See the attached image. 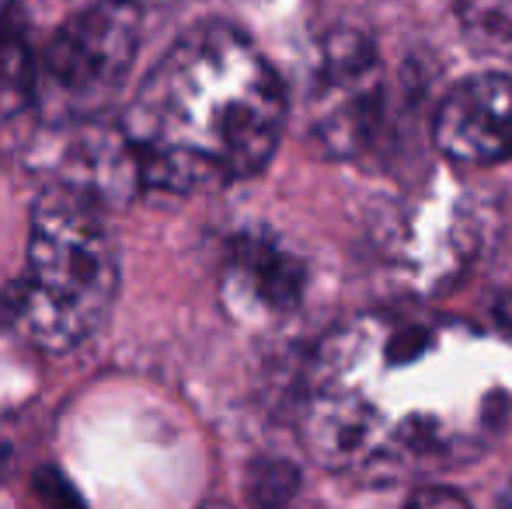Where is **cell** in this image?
Masks as SVG:
<instances>
[{
  "label": "cell",
  "mask_w": 512,
  "mask_h": 509,
  "mask_svg": "<svg viewBox=\"0 0 512 509\" xmlns=\"http://www.w3.org/2000/svg\"><path fill=\"white\" fill-rule=\"evenodd\" d=\"M119 293V245L105 206L53 185L32 206L25 272L0 290V328L46 353L102 332Z\"/></svg>",
  "instance_id": "3"
},
{
  "label": "cell",
  "mask_w": 512,
  "mask_h": 509,
  "mask_svg": "<svg viewBox=\"0 0 512 509\" xmlns=\"http://www.w3.org/2000/svg\"><path fill=\"white\" fill-rule=\"evenodd\" d=\"M140 53V7L133 0H95L74 11L35 60V98L56 119L102 112Z\"/></svg>",
  "instance_id": "4"
},
{
  "label": "cell",
  "mask_w": 512,
  "mask_h": 509,
  "mask_svg": "<svg viewBox=\"0 0 512 509\" xmlns=\"http://www.w3.org/2000/svg\"><path fill=\"white\" fill-rule=\"evenodd\" d=\"M432 143L453 164L485 168L512 161V74H471L436 105Z\"/></svg>",
  "instance_id": "6"
},
{
  "label": "cell",
  "mask_w": 512,
  "mask_h": 509,
  "mask_svg": "<svg viewBox=\"0 0 512 509\" xmlns=\"http://www.w3.org/2000/svg\"><path fill=\"white\" fill-rule=\"evenodd\" d=\"M35 98V46L28 0H0V116Z\"/></svg>",
  "instance_id": "8"
},
{
  "label": "cell",
  "mask_w": 512,
  "mask_h": 509,
  "mask_svg": "<svg viewBox=\"0 0 512 509\" xmlns=\"http://www.w3.org/2000/svg\"><path fill=\"white\" fill-rule=\"evenodd\" d=\"M300 492L297 464L283 457H262L248 471V496L258 509H283Z\"/></svg>",
  "instance_id": "9"
},
{
  "label": "cell",
  "mask_w": 512,
  "mask_h": 509,
  "mask_svg": "<svg viewBox=\"0 0 512 509\" xmlns=\"http://www.w3.org/2000/svg\"><path fill=\"white\" fill-rule=\"evenodd\" d=\"M4 464H7V447L0 443V471H4Z\"/></svg>",
  "instance_id": "14"
},
{
  "label": "cell",
  "mask_w": 512,
  "mask_h": 509,
  "mask_svg": "<svg viewBox=\"0 0 512 509\" xmlns=\"http://www.w3.org/2000/svg\"><path fill=\"white\" fill-rule=\"evenodd\" d=\"M502 509H512V478L506 482V489H502Z\"/></svg>",
  "instance_id": "13"
},
{
  "label": "cell",
  "mask_w": 512,
  "mask_h": 509,
  "mask_svg": "<svg viewBox=\"0 0 512 509\" xmlns=\"http://www.w3.org/2000/svg\"><path fill=\"white\" fill-rule=\"evenodd\" d=\"M307 290V265L272 234H237L227 248L223 293L234 307L255 314H290Z\"/></svg>",
  "instance_id": "7"
},
{
  "label": "cell",
  "mask_w": 512,
  "mask_h": 509,
  "mask_svg": "<svg viewBox=\"0 0 512 509\" xmlns=\"http://www.w3.org/2000/svg\"><path fill=\"white\" fill-rule=\"evenodd\" d=\"M492 318H495V328H499V332H506L512 339V283L499 293V297H495Z\"/></svg>",
  "instance_id": "12"
},
{
  "label": "cell",
  "mask_w": 512,
  "mask_h": 509,
  "mask_svg": "<svg viewBox=\"0 0 512 509\" xmlns=\"http://www.w3.org/2000/svg\"><path fill=\"white\" fill-rule=\"evenodd\" d=\"M453 328L436 321L359 318L310 360L297 429L328 471L401 478L481 454L502 394L478 384V367H439Z\"/></svg>",
  "instance_id": "1"
},
{
  "label": "cell",
  "mask_w": 512,
  "mask_h": 509,
  "mask_svg": "<svg viewBox=\"0 0 512 509\" xmlns=\"http://www.w3.org/2000/svg\"><path fill=\"white\" fill-rule=\"evenodd\" d=\"M286 84L230 21L192 25L143 77L122 119L140 189L192 196L251 178L276 157Z\"/></svg>",
  "instance_id": "2"
},
{
  "label": "cell",
  "mask_w": 512,
  "mask_h": 509,
  "mask_svg": "<svg viewBox=\"0 0 512 509\" xmlns=\"http://www.w3.org/2000/svg\"><path fill=\"white\" fill-rule=\"evenodd\" d=\"M405 509H471V503L446 485H422L408 496Z\"/></svg>",
  "instance_id": "11"
},
{
  "label": "cell",
  "mask_w": 512,
  "mask_h": 509,
  "mask_svg": "<svg viewBox=\"0 0 512 509\" xmlns=\"http://www.w3.org/2000/svg\"><path fill=\"white\" fill-rule=\"evenodd\" d=\"M380 123V53L366 32L338 28L321 42L314 77V136L328 154L352 157Z\"/></svg>",
  "instance_id": "5"
},
{
  "label": "cell",
  "mask_w": 512,
  "mask_h": 509,
  "mask_svg": "<svg viewBox=\"0 0 512 509\" xmlns=\"http://www.w3.org/2000/svg\"><path fill=\"white\" fill-rule=\"evenodd\" d=\"M35 492H39L42 503L49 509H88L81 503L74 485H70L56 468H42L39 475H35Z\"/></svg>",
  "instance_id": "10"
}]
</instances>
